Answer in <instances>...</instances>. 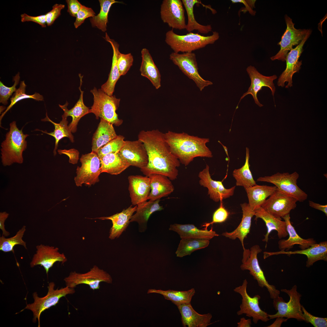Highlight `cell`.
Returning a JSON list of instances; mask_svg holds the SVG:
<instances>
[{
  "label": "cell",
  "mask_w": 327,
  "mask_h": 327,
  "mask_svg": "<svg viewBox=\"0 0 327 327\" xmlns=\"http://www.w3.org/2000/svg\"><path fill=\"white\" fill-rule=\"evenodd\" d=\"M138 137L144 144L148 156L147 166L140 169L142 173L148 177L157 173L166 176L170 180L176 179L180 163L171 152L164 133L157 129L142 130Z\"/></svg>",
  "instance_id": "cell-1"
},
{
  "label": "cell",
  "mask_w": 327,
  "mask_h": 327,
  "mask_svg": "<svg viewBox=\"0 0 327 327\" xmlns=\"http://www.w3.org/2000/svg\"><path fill=\"white\" fill-rule=\"evenodd\" d=\"M164 136L171 153L185 166L196 157H213L212 152L206 146L210 142L209 138L170 130L164 133Z\"/></svg>",
  "instance_id": "cell-2"
},
{
  "label": "cell",
  "mask_w": 327,
  "mask_h": 327,
  "mask_svg": "<svg viewBox=\"0 0 327 327\" xmlns=\"http://www.w3.org/2000/svg\"><path fill=\"white\" fill-rule=\"evenodd\" d=\"M28 136L24 134L22 129L18 128L15 121L10 123L9 130L1 144V158L3 166L23 163V153L27 148L26 139Z\"/></svg>",
  "instance_id": "cell-3"
},
{
  "label": "cell",
  "mask_w": 327,
  "mask_h": 327,
  "mask_svg": "<svg viewBox=\"0 0 327 327\" xmlns=\"http://www.w3.org/2000/svg\"><path fill=\"white\" fill-rule=\"evenodd\" d=\"M219 38V33L216 31H213L212 35L206 36L192 32L180 35L175 33L172 29L166 33L165 41L173 52L184 53L191 52L213 44Z\"/></svg>",
  "instance_id": "cell-4"
},
{
  "label": "cell",
  "mask_w": 327,
  "mask_h": 327,
  "mask_svg": "<svg viewBox=\"0 0 327 327\" xmlns=\"http://www.w3.org/2000/svg\"><path fill=\"white\" fill-rule=\"evenodd\" d=\"M90 91L94 96V103L90 113H93L97 119L100 117L116 126L121 125L123 121L119 118L116 112L120 99L117 98L115 95L109 96L101 89L97 90L95 87Z\"/></svg>",
  "instance_id": "cell-5"
},
{
  "label": "cell",
  "mask_w": 327,
  "mask_h": 327,
  "mask_svg": "<svg viewBox=\"0 0 327 327\" xmlns=\"http://www.w3.org/2000/svg\"><path fill=\"white\" fill-rule=\"evenodd\" d=\"M55 284L51 282L48 284V292L46 295L43 297H39L37 293L34 292L32 294L34 302L33 303L27 304L24 309L31 310L33 314V322L35 323L38 319V327L40 326V317L41 313L51 307L55 306L58 303L60 299L67 295L72 294L75 292L74 288L67 286L58 289H54Z\"/></svg>",
  "instance_id": "cell-6"
},
{
  "label": "cell",
  "mask_w": 327,
  "mask_h": 327,
  "mask_svg": "<svg viewBox=\"0 0 327 327\" xmlns=\"http://www.w3.org/2000/svg\"><path fill=\"white\" fill-rule=\"evenodd\" d=\"M281 291L287 294L290 299L286 302L279 296L273 299V305L277 312L272 315L268 314L269 319L278 317L293 318L298 321H303L302 305L300 302L301 295L297 291V286L294 285L290 290L281 289Z\"/></svg>",
  "instance_id": "cell-7"
},
{
  "label": "cell",
  "mask_w": 327,
  "mask_h": 327,
  "mask_svg": "<svg viewBox=\"0 0 327 327\" xmlns=\"http://www.w3.org/2000/svg\"><path fill=\"white\" fill-rule=\"evenodd\" d=\"M262 251L260 246L257 245L253 246L250 249L245 248L240 268L242 270H249L253 279L257 281L259 286L261 288H266L270 298L273 299L279 296L280 291L276 289L274 286L269 283L260 266L257 255Z\"/></svg>",
  "instance_id": "cell-8"
},
{
  "label": "cell",
  "mask_w": 327,
  "mask_h": 327,
  "mask_svg": "<svg viewBox=\"0 0 327 327\" xmlns=\"http://www.w3.org/2000/svg\"><path fill=\"white\" fill-rule=\"evenodd\" d=\"M299 177V174L296 172L291 174L278 172L271 176L260 177L257 181L272 183L282 192L294 197L298 201L303 202L307 199L308 195L297 185Z\"/></svg>",
  "instance_id": "cell-9"
},
{
  "label": "cell",
  "mask_w": 327,
  "mask_h": 327,
  "mask_svg": "<svg viewBox=\"0 0 327 327\" xmlns=\"http://www.w3.org/2000/svg\"><path fill=\"white\" fill-rule=\"evenodd\" d=\"M80 167L76 169V176L74 178L76 185L81 187L84 184L89 186L99 181V177L101 173L100 158L96 153L83 154L80 159Z\"/></svg>",
  "instance_id": "cell-10"
},
{
  "label": "cell",
  "mask_w": 327,
  "mask_h": 327,
  "mask_svg": "<svg viewBox=\"0 0 327 327\" xmlns=\"http://www.w3.org/2000/svg\"><path fill=\"white\" fill-rule=\"evenodd\" d=\"M169 58L185 75L194 82L200 91L205 87L213 84L211 81L204 79L200 75L196 55L194 53L191 52L179 54L173 52L170 55Z\"/></svg>",
  "instance_id": "cell-11"
},
{
  "label": "cell",
  "mask_w": 327,
  "mask_h": 327,
  "mask_svg": "<svg viewBox=\"0 0 327 327\" xmlns=\"http://www.w3.org/2000/svg\"><path fill=\"white\" fill-rule=\"evenodd\" d=\"M284 17L286 28L281 41L278 44L280 46V50L275 55L270 58L272 61L278 60L285 61L288 53L293 46L299 45L307 34L312 32L309 29L296 28L292 19L286 15Z\"/></svg>",
  "instance_id": "cell-12"
},
{
  "label": "cell",
  "mask_w": 327,
  "mask_h": 327,
  "mask_svg": "<svg viewBox=\"0 0 327 327\" xmlns=\"http://www.w3.org/2000/svg\"><path fill=\"white\" fill-rule=\"evenodd\" d=\"M248 282L245 279L242 285L233 289L235 292L239 294L242 296V303L240 306V310L237 312L239 315L245 314L247 316L253 318L254 324H257L259 320L267 322L270 320L268 314L262 310L259 305V301L261 298L259 295L251 297L247 291Z\"/></svg>",
  "instance_id": "cell-13"
},
{
  "label": "cell",
  "mask_w": 327,
  "mask_h": 327,
  "mask_svg": "<svg viewBox=\"0 0 327 327\" xmlns=\"http://www.w3.org/2000/svg\"><path fill=\"white\" fill-rule=\"evenodd\" d=\"M64 281L66 286L70 288L74 289L79 285L85 284L94 290L99 289L100 282L111 283L112 279L110 274L95 265L85 273L72 272L64 278Z\"/></svg>",
  "instance_id": "cell-14"
},
{
  "label": "cell",
  "mask_w": 327,
  "mask_h": 327,
  "mask_svg": "<svg viewBox=\"0 0 327 327\" xmlns=\"http://www.w3.org/2000/svg\"><path fill=\"white\" fill-rule=\"evenodd\" d=\"M297 200L278 188L265 200L261 207L268 213L278 218L289 214L296 207Z\"/></svg>",
  "instance_id": "cell-15"
},
{
  "label": "cell",
  "mask_w": 327,
  "mask_h": 327,
  "mask_svg": "<svg viewBox=\"0 0 327 327\" xmlns=\"http://www.w3.org/2000/svg\"><path fill=\"white\" fill-rule=\"evenodd\" d=\"M181 0H164L160 6L161 20L172 29H185V10Z\"/></svg>",
  "instance_id": "cell-16"
},
{
  "label": "cell",
  "mask_w": 327,
  "mask_h": 327,
  "mask_svg": "<svg viewBox=\"0 0 327 327\" xmlns=\"http://www.w3.org/2000/svg\"><path fill=\"white\" fill-rule=\"evenodd\" d=\"M311 32L308 33L299 45L288 53L285 60L286 63V69L278 80L277 84L278 86L284 87L286 82L288 83L285 87L286 88L292 86L293 75L295 73L299 72L301 69L302 61H299V60L303 52V45Z\"/></svg>",
  "instance_id": "cell-17"
},
{
  "label": "cell",
  "mask_w": 327,
  "mask_h": 327,
  "mask_svg": "<svg viewBox=\"0 0 327 327\" xmlns=\"http://www.w3.org/2000/svg\"><path fill=\"white\" fill-rule=\"evenodd\" d=\"M209 170V166L206 164L205 167L199 172L198 176L200 179V184L207 189L208 194L210 198L217 202L232 196L236 186L229 189L226 188L222 181L215 180L211 178Z\"/></svg>",
  "instance_id": "cell-18"
},
{
  "label": "cell",
  "mask_w": 327,
  "mask_h": 327,
  "mask_svg": "<svg viewBox=\"0 0 327 327\" xmlns=\"http://www.w3.org/2000/svg\"><path fill=\"white\" fill-rule=\"evenodd\" d=\"M37 250L30 263V266L33 268L40 265L44 268L48 275L49 270L57 262L62 264L67 261V259L63 253H60L58 247L42 244L36 246Z\"/></svg>",
  "instance_id": "cell-19"
},
{
  "label": "cell",
  "mask_w": 327,
  "mask_h": 327,
  "mask_svg": "<svg viewBox=\"0 0 327 327\" xmlns=\"http://www.w3.org/2000/svg\"><path fill=\"white\" fill-rule=\"evenodd\" d=\"M246 71L250 78L251 84L247 91L240 98V101L245 96L250 94L252 95L255 103L259 107H263V105L260 103L258 99L257 93L263 87H266L270 89L272 94L274 96L276 87L273 81L277 78V76L276 75L270 76H264L260 74L254 66L251 65L248 66Z\"/></svg>",
  "instance_id": "cell-20"
},
{
  "label": "cell",
  "mask_w": 327,
  "mask_h": 327,
  "mask_svg": "<svg viewBox=\"0 0 327 327\" xmlns=\"http://www.w3.org/2000/svg\"><path fill=\"white\" fill-rule=\"evenodd\" d=\"M119 152L130 166L141 169L145 167L148 164V156L146 148L144 143L139 140H125Z\"/></svg>",
  "instance_id": "cell-21"
},
{
  "label": "cell",
  "mask_w": 327,
  "mask_h": 327,
  "mask_svg": "<svg viewBox=\"0 0 327 327\" xmlns=\"http://www.w3.org/2000/svg\"><path fill=\"white\" fill-rule=\"evenodd\" d=\"M264 259L274 255L286 254L290 255L292 254H300L306 256L307 260L306 266L309 267L317 261L323 260L327 261V242L324 241L319 243H315L306 249L295 251H280L275 252H264Z\"/></svg>",
  "instance_id": "cell-22"
},
{
  "label": "cell",
  "mask_w": 327,
  "mask_h": 327,
  "mask_svg": "<svg viewBox=\"0 0 327 327\" xmlns=\"http://www.w3.org/2000/svg\"><path fill=\"white\" fill-rule=\"evenodd\" d=\"M128 179V190L132 204L137 205L147 201L150 191L149 177L132 175L129 176Z\"/></svg>",
  "instance_id": "cell-23"
},
{
  "label": "cell",
  "mask_w": 327,
  "mask_h": 327,
  "mask_svg": "<svg viewBox=\"0 0 327 327\" xmlns=\"http://www.w3.org/2000/svg\"><path fill=\"white\" fill-rule=\"evenodd\" d=\"M255 220L260 218L265 223L267 228V232L264 235V238L262 240L267 243L268 240L269 234L273 230L277 232V235L279 239L286 237L288 235L286 225L285 221L282 220L281 218L276 217L264 210L261 206L254 210Z\"/></svg>",
  "instance_id": "cell-24"
},
{
  "label": "cell",
  "mask_w": 327,
  "mask_h": 327,
  "mask_svg": "<svg viewBox=\"0 0 327 327\" xmlns=\"http://www.w3.org/2000/svg\"><path fill=\"white\" fill-rule=\"evenodd\" d=\"M177 307L181 315L183 327H206L211 324V314H199L194 309L191 303L181 304Z\"/></svg>",
  "instance_id": "cell-25"
},
{
  "label": "cell",
  "mask_w": 327,
  "mask_h": 327,
  "mask_svg": "<svg viewBox=\"0 0 327 327\" xmlns=\"http://www.w3.org/2000/svg\"><path fill=\"white\" fill-rule=\"evenodd\" d=\"M150 180V191L147 200L154 201L166 197L174 190L171 180L166 176L153 173L148 176Z\"/></svg>",
  "instance_id": "cell-26"
},
{
  "label": "cell",
  "mask_w": 327,
  "mask_h": 327,
  "mask_svg": "<svg viewBox=\"0 0 327 327\" xmlns=\"http://www.w3.org/2000/svg\"><path fill=\"white\" fill-rule=\"evenodd\" d=\"M285 221L287 230L289 237L287 239H282L278 242L279 248L281 250H288L292 248L294 245L298 244L301 249L308 248L316 243L313 238L304 239L300 237L297 233L294 227L290 222V214H289L282 218Z\"/></svg>",
  "instance_id": "cell-27"
},
{
  "label": "cell",
  "mask_w": 327,
  "mask_h": 327,
  "mask_svg": "<svg viewBox=\"0 0 327 327\" xmlns=\"http://www.w3.org/2000/svg\"><path fill=\"white\" fill-rule=\"evenodd\" d=\"M137 206L132 207L131 206L121 212L107 217L96 218L101 220H109L112 221L111 227L109 238L113 239L118 238L128 226L133 213L136 211Z\"/></svg>",
  "instance_id": "cell-28"
},
{
  "label": "cell",
  "mask_w": 327,
  "mask_h": 327,
  "mask_svg": "<svg viewBox=\"0 0 327 327\" xmlns=\"http://www.w3.org/2000/svg\"><path fill=\"white\" fill-rule=\"evenodd\" d=\"M240 206L243 212V216L239 224L232 232H226L223 233L222 235L233 240L238 238L244 249L245 248L244 246V239L250 232L251 219L254 216L255 211L250 208L248 203H241Z\"/></svg>",
  "instance_id": "cell-29"
},
{
  "label": "cell",
  "mask_w": 327,
  "mask_h": 327,
  "mask_svg": "<svg viewBox=\"0 0 327 327\" xmlns=\"http://www.w3.org/2000/svg\"><path fill=\"white\" fill-rule=\"evenodd\" d=\"M80 80V85L79 89L81 92L79 98L74 107L70 110L67 108L68 103L67 101L63 105L59 104V106L64 111V114L67 117L70 116L72 120L69 124V129L72 133L75 132L77 130V126L80 119L85 115L90 113V109L84 104L83 100L84 91L81 89L82 84V76L79 74Z\"/></svg>",
  "instance_id": "cell-30"
},
{
  "label": "cell",
  "mask_w": 327,
  "mask_h": 327,
  "mask_svg": "<svg viewBox=\"0 0 327 327\" xmlns=\"http://www.w3.org/2000/svg\"><path fill=\"white\" fill-rule=\"evenodd\" d=\"M104 38L109 43L113 51L112 66L107 81L101 86V89L107 95L113 96L116 84L121 76L118 68L117 61V54L119 51V45L113 39L110 38L107 32Z\"/></svg>",
  "instance_id": "cell-31"
},
{
  "label": "cell",
  "mask_w": 327,
  "mask_h": 327,
  "mask_svg": "<svg viewBox=\"0 0 327 327\" xmlns=\"http://www.w3.org/2000/svg\"><path fill=\"white\" fill-rule=\"evenodd\" d=\"M169 230L177 232L181 239L192 238L210 240L218 234L213 230H200L193 224H180L175 223L171 225Z\"/></svg>",
  "instance_id": "cell-32"
},
{
  "label": "cell",
  "mask_w": 327,
  "mask_h": 327,
  "mask_svg": "<svg viewBox=\"0 0 327 327\" xmlns=\"http://www.w3.org/2000/svg\"><path fill=\"white\" fill-rule=\"evenodd\" d=\"M99 158L101 173L117 175L130 166L119 152L108 154Z\"/></svg>",
  "instance_id": "cell-33"
},
{
  "label": "cell",
  "mask_w": 327,
  "mask_h": 327,
  "mask_svg": "<svg viewBox=\"0 0 327 327\" xmlns=\"http://www.w3.org/2000/svg\"><path fill=\"white\" fill-rule=\"evenodd\" d=\"M142 61L140 70L141 75L147 78L156 89L161 87V75L149 50L143 48L141 51Z\"/></svg>",
  "instance_id": "cell-34"
},
{
  "label": "cell",
  "mask_w": 327,
  "mask_h": 327,
  "mask_svg": "<svg viewBox=\"0 0 327 327\" xmlns=\"http://www.w3.org/2000/svg\"><path fill=\"white\" fill-rule=\"evenodd\" d=\"M113 124L101 118L92 138V151L96 153L101 148L117 136Z\"/></svg>",
  "instance_id": "cell-35"
},
{
  "label": "cell",
  "mask_w": 327,
  "mask_h": 327,
  "mask_svg": "<svg viewBox=\"0 0 327 327\" xmlns=\"http://www.w3.org/2000/svg\"><path fill=\"white\" fill-rule=\"evenodd\" d=\"M277 188L276 186L259 185L256 184L244 188L250 208L254 210L261 207L267 198L271 195Z\"/></svg>",
  "instance_id": "cell-36"
},
{
  "label": "cell",
  "mask_w": 327,
  "mask_h": 327,
  "mask_svg": "<svg viewBox=\"0 0 327 327\" xmlns=\"http://www.w3.org/2000/svg\"><path fill=\"white\" fill-rule=\"evenodd\" d=\"M46 115V117L41 120L44 121H48L52 124L54 127L53 131L49 133L46 131L37 130L54 137L55 139V144L53 153L54 155H55L59 141L64 137H67L69 138L71 142L73 143L74 142V137L68 125L67 117L64 114L62 115L61 121L59 123H56L51 120L48 117L47 112Z\"/></svg>",
  "instance_id": "cell-37"
},
{
  "label": "cell",
  "mask_w": 327,
  "mask_h": 327,
  "mask_svg": "<svg viewBox=\"0 0 327 327\" xmlns=\"http://www.w3.org/2000/svg\"><path fill=\"white\" fill-rule=\"evenodd\" d=\"M147 293L160 294L163 296L165 299L171 301L177 306L181 304L191 303L192 298L195 293V290L194 288L186 291L150 289Z\"/></svg>",
  "instance_id": "cell-38"
},
{
  "label": "cell",
  "mask_w": 327,
  "mask_h": 327,
  "mask_svg": "<svg viewBox=\"0 0 327 327\" xmlns=\"http://www.w3.org/2000/svg\"><path fill=\"white\" fill-rule=\"evenodd\" d=\"M160 201V199L154 201L149 200L137 205L136 213L132 215L130 222H136L140 224L146 223L152 214L163 209L159 203Z\"/></svg>",
  "instance_id": "cell-39"
},
{
  "label": "cell",
  "mask_w": 327,
  "mask_h": 327,
  "mask_svg": "<svg viewBox=\"0 0 327 327\" xmlns=\"http://www.w3.org/2000/svg\"><path fill=\"white\" fill-rule=\"evenodd\" d=\"M183 5L186 11L188 21L185 29L189 32L197 30L201 34H206L212 31L210 25H202L196 20L193 12V7L195 4L199 3L203 5L201 1L197 0H182Z\"/></svg>",
  "instance_id": "cell-40"
},
{
  "label": "cell",
  "mask_w": 327,
  "mask_h": 327,
  "mask_svg": "<svg viewBox=\"0 0 327 327\" xmlns=\"http://www.w3.org/2000/svg\"><path fill=\"white\" fill-rule=\"evenodd\" d=\"M249 150L246 148L245 161L241 168L235 169L233 175L236 180V186L243 187L244 188L252 187L256 184L249 168Z\"/></svg>",
  "instance_id": "cell-41"
},
{
  "label": "cell",
  "mask_w": 327,
  "mask_h": 327,
  "mask_svg": "<svg viewBox=\"0 0 327 327\" xmlns=\"http://www.w3.org/2000/svg\"><path fill=\"white\" fill-rule=\"evenodd\" d=\"M100 10L99 13L90 18L92 27H97L103 32L107 31V24L108 22V14L111 7L115 3H123L115 0H99Z\"/></svg>",
  "instance_id": "cell-42"
},
{
  "label": "cell",
  "mask_w": 327,
  "mask_h": 327,
  "mask_svg": "<svg viewBox=\"0 0 327 327\" xmlns=\"http://www.w3.org/2000/svg\"><path fill=\"white\" fill-rule=\"evenodd\" d=\"M209 243V240L207 239H181L175 253L177 257H180L190 255L196 250L207 247Z\"/></svg>",
  "instance_id": "cell-43"
},
{
  "label": "cell",
  "mask_w": 327,
  "mask_h": 327,
  "mask_svg": "<svg viewBox=\"0 0 327 327\" xmlns=\"http://www.w3.org/2000/svg\"><path fill=\"white\" fill-rule=\"evenodd\" d=\"M26 230V226H24L14 236L8 238L2 235L0 237V250L4 252L14 253V247L16 245L23 246L27 249L26 243L22 239Z\"/></svg>",
  "instance_id": "cell-44"
},
{
  "label": "cell",
  "mask_w": 327,
  "mask_h": 327,
  "mask_svg": "<svg viewBox=\"0 0 327 327\" xmlns=\"http://www.w3.org/2000/svg\"><path fill=\"white\" fill-rule=\"evenodd\" d=\"M26 86V85L25 84L24 81H22L20 82L19 88L17 89L10 98V104L0 116V123L2 119L5 114L18 101L27 98H32L38 101H43L44 98L43 96L38 93L36 92L32 95L26 94L25 93Z\"/></svg>",
  "instance_id": "cell-45"
},
{
  "label": "cell",
  "mask_w": 327,
  "mask_h": 327,
  "mask_svg": "<svg viewBox=\"0 0 327 327\" xmlns=\"http://www.w3.org/2000/svg\"><path fill=\"white\" fill-rule=\"evenodd\" d=\"M124 139L123 136L117 135L116 137L100 148L96 153L100 158L108 154L119 152L124 144Z\"/></svg>",
  "instance_id": "cell-46"
},
{
  "label": "cell",
  "mask_w": 327,
  "mask_h": 327,
  "mask_svg": "<svg viewBox=\"0 0 327 327\" xmlns=\"http://www.w3.org/2000/svg\"><path fill=\"white\" fill-rule=\"evenodd\" d=\"M133 61V57L131 53L124 54L118 52L117 64L121 76L126 74L132 65Z\"/></svg>",
  "instance_id": "cell-47"
},
{
  "label": "cell",
  "mask_w": 327,
  "mask_h": 327,
  "mask_svg": "<svg viewBox=\"0 0 327 327\" xmlns=\"http://www.w3.org/2000/svg\"><path fill=\"white\" fill-rule=\"evenodd\" d=\"M20 79L19 73L18 72L15 76L13 77V81H14L12 86L8 87L5 86L1 81H0V102L4 105L8 104V100L12 95L13 92H15L17 90L16 87L19 83Z\"/></svg>",
  "instance_id": "cell-48"
},
{
  "label": "cell",
  "mask_w": 327,
  "mask_h": 327,
  "mask_svg": "<svg viewBox=\"0 0 327 327\" xmlns=\"http://www.w3.org/2000/svg\"><path fill=\"white\" fill-rule=\"evenodd\" d=\"M303 321L311 324L315 327H327V318L314 316L308 312L302 306Z\"/></svg>",
  "instance_id": "cell-49"
},
{
  "label": "cell",
  "mask_w": 327,
  "mask_h": 327,
  "mask_svg": "<svg viewBox=\"0 0 327 327\" xmlns=\"http://www.w3.org/2000/svg\"><path fill=\"white\" fill-rule=\"evenodd\" d=\"M229 214L228 212L225 209L221 202L220 207L213 213L212 221L204 224L202 226L205 227L204 229H207V227L211 224L224 222L228 218Z\"/></svg>",
  "instance_id": "cell-50"
},
{
  "label": "cell",
  "mask_w": 327,
  "mask_h": 327,
  "mask_svg": "<svg viewBox=\"0 0 327 327\" xmlns=\"http://www.w3.org/2000/svg\"><path fill=\"white\" fill-rule=\"evenodd\" d=\"M95 12L92 8L82 5L77 15L76 20L74 23L75 28H77L81 25L86 19L89 17H93L95 16Z\"/></svg>",
  "instance_id": "cell-51"
},
{
  "label": "cell",
  "mask_w": 327,
  "mask_h": 327,
  "mask_svg": "<svg viewBox=\"0 0 327 327\" xmlns=\"http://www.w3.org/2000/svg\"><path fill=\"white\" fill-rule=\"evenodd\" d=\"M65 7V5L56 4L52 6V9L45 15L46 24L51 26L55 20L61 15V12Z\"/></svg>",
  "instance_id": "cell-52"
},
{
  "label": "cell",
  "mask_w": 327,
  "mask_h": 327,
  "mask_svg": "<svg viewBox=\"0 0 327 327\" xmlns=\"http://www.w3.org/2000/svg\"><path fill=\"white\" fill-rule=\"evenodd\" d=\"M21 17L22 22L32 21L39 24L42 27H46L47 24L45 15L32 16L24 13L21 15Z\"/></svg>",
  "instance_id": "cell-53"
},
{
  "label": "cell",
  "mask_w": 327,
  "mask_h": 327,
  "mask_svg": "<svg viewBox=\"0 0 327 327\" xmlns=\"http://www.w3.org/2000/svg\"><path fill=\"white\" fill-rule=\"evenodd\" d=\"M66 1L68 6L67 12L71 16L76 17L82 5L77 0H67Z\"/></svg>",
  "instance_id": "cell-54"
},
{
  "label": "cell",
  "mask_w": 327,
  "mask_h": 327,
  "mask_svg": "<svg viewBox=\"0 0 327 327\" xmlns=\"http://www.w3.org/2000/svg\"><path fill=\"white\" fill-rule=\"evenodd\" d=\"M58 151L59 154H63L68 156L69 158V163L74 164H76L79 159V152L74 149L69 150H58Z\"/></svg>",
  "instance_id": "cell-55"
},
{
  "label": "cell",
  "mask_w": 327,
  "mask_h": 327,
  "mask_svg": "<svg viewBox=\"0 0 327 327\" xmlns=\"http://www.w3.org/2000/svg\"><path fill=\"white\" fill-rule=\"evenodd\" d=\"M9 214L6 212L0 213V228L2 231V235L5 236H8L10 235V233L5 230L4 225L5 222Z\"/></svg>",
  "instance_id": "cell-56"
},
{
  "label": "cell",
  "mask_w": 327,
  "mask_h": 327,
  "mask_svg": "<svg viewBox=\"0 0 327 327\" xmlns=\"http://www.w3.org/2000/svg\"><path fill=\"white\" fill-rule=\"evenodd\" d=\"M309 205L310 207L322 211L327 216V205H322L309 200Z\"/></svg>",
  "instance_id": "cell-57"
},
{
  "label": "cell",
  "mask_w": 327,
  "mask_h": 327,
  "mask_svg": "<svg viewBox=\"0 0 327 327\" xmlns=\"http://www.w3.org/2000/svg\"><path fill=\"white\" fill-rule=\"evenodd\" d=\"M237 324V327H250L252 324L251 320L250 319H246L244 317L241 318Z\"/></svg>",
  "instance_id": "cell-58"
},
{
  "label": "cell",
  "mask_w": 327,
  "mask_h": 327,
  "mask_svg": "<svg viewBox=\"0 0 327 327\" xmlns=\"http://www.w3.org/2000/svg\"><path fill=\"white\" fill-rule=\"evenodd\" d=\"M231 1L233 3L238 2L243 3L246 6V7L247 8V9L248 10V11L249 12L250 14L253 15H255L256 12L252 9L249 7V5L245 1L243 0H231Z\"/></svg>",
  "instance_id": "cell-59"
},
{
  "label": "cell",
  "mask_w": 327,
  "mask_h": 327,
  "mask_svg": "<svg viewBox=\"0 0 327 327\" xmlns=\"http://www.w3.org/2000/svg\"><path fill=\"white\" fill-rule=\"evenodd\" d=\"M275 321L272 324L267 326L268 327H280L282 323L286 321L288 319H284L282 317L276 318Z\"/></svg>",
  "instance_id": "cell-60"
}]
</instances>
